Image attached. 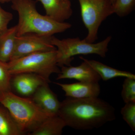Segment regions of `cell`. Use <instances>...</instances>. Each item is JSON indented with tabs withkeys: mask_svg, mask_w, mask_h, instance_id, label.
<instances>
[{
	"mask_svg": "<svg viewBox=\"0 0 135 135\" xmlns=\"http://www.w3.org/2000/svg\"><path fill=\"white\" fill-rule=\"evenodd\" d=\"M46 82L49 83L35 74L22 73L12 75L11 88L20 95L30 97L40 86Z\"/></svg>",
	"mask_w": 135,
	"mask_h": 135,
	"instance_id": "cell-8",
	"label": "cell"
},
{
	"mask_svg": "<svg viewBox=\"0 0 135 135\" xmlns=\"http://www.w3.org/2000/svg\"><path fill=\"white\" fill-rule=\"evenodd\" d=\"M11 1V0H0V3L8 2Z\"/></svg>",
	"mask_w": 135,
	"mask_h": 135,
	"instance_id": "cell-22",
	"label": "cell"
},
{
	"mask_svg": "<svg viewBox=\"0 0 135 135\" xmlns=\"http://www.w3.org/2000/svg\"><path fill=\"white\" fill-rule=\"evenodd\" d=\"M66 127L65 123L58 114L49 116L30 135H60Z\"/></svg>",
	"mask_w": 135,
	"mask_h": 135,
	"instance_id": "cell-15",
	"label": "cell"
},
{
	"mask_svg": "<svg viewBox=\"0 0 135 135\" xmlns=\"http://www.w3.org/2000/svg\"><path fill=\"white\" fill-rule=\"evenodd\" d=\"M41 3L46 15L56 21L64 22L73 14L70 0H37Z\"/></svg>",
	"mask_w": 135,
	"mask_h": 135,
	"instance_id": "cell-12",
	"label": "cell"
},
{
	"mask_svg": "<svg viewBox=\"0 0 135 135\" xmlns=\"http://www.w3.org/2000/svg\"><path fill=\"white\" fill-rule=\"evenodd\" d=\"M49 83L46 82L40 86L31 98L46 113L51 115L58 114L60 102L56 95L51 89Z\"/></svg>",
	"mask_w": 135,
	"mask_h": 135,
	"instance_id": "cell-10",
	"label": "cell"
},
{
	"mask_svg": "<svg viewBox=\"0 0 135 135\" xmlns=\"http://www.w3.org/2000/svg\"><path fill=\"white\" fill-rule=\"evenodd\" d=\"M55 83L60 87L67 97L76 99L98 97L101 92L98 82L79 81L71 84Z\"/></svg>",
	"mask_w": 135,
	"mask_h": 135,
	"instance_id": "cell-11",
	"label": "cell"
},
{
	"mask_svg": "<svg viewBox=\"0 0 135 135\" xmlns=\"http://www.w3.org/2000/svg\"><path fill=\"white\" fill-rule=\"evenodd\" d=\"M12 9L17 12V36L34 33L46 36L65 31L72 25L56 21L46 15H41L36 9L33 0H11Z\"/></svg>",
	"mask_w": 135,
	"mask_h": 135,
	"instance_id": "cell-2",
	"label": "cell"
},
{
	"mask_svg": "<svg viewBox=\"0 0 135 135\" xmlns=\"http://www.w3.org/2000/svg\"><path fill=\"white\" fill-rule=\"evenodd\" d=\"M52 36L34 33L17 36L15 50L11 60L36 52L56 50V47L51 44Z\"/></svg>",
	"mask_w": 135,
	"mask_h": 135,
	"instance_id": "cell-7",
	"label": "cell"
},
{
	"mask_svg": "<svg viewBox=\"0 0 135 135\" xmlns=\"http://www.w3.org/2000/svg\"><path fill=\"white\" fill-rule=\"evenodd\" d=\"M16 25L0 33V60L8 63L11 60L16 44Z\"/></svg>",
	"mask_w": 135,
	"mask_h": 135,
	"instance_id": "cell-13",
	"label": "cell"
},
{
	"mask_svg": "<svg viewBox=\"0 0 135 135\" xmlns=\"http://www.w3.org/2000/svg\"><path fill=\"white\" fill-rule=\"evenodd\" d=\"M121 97L125 103L135 102V79L126 78L122 85Z\"/></svg>",
	"mask_w": 135,
	"mask_h": 135,
	"instance_id": "cell-19",
	"label": "cell"
},
{
	"mask_svg": "<svg viewBox=\"0 0 135 135\" xmlns=\"http://www.w3.org/2000/svg\"><path fill=\"white\" fill-rule=\"evenodd\" d=\"M8 63L12 75L22 73H32L40 76L49 83L53 74H59L56 50L32 53L10 61Z\"/></svg>",
	"mask_w": 135,
	"mask_h": 135,
	"instance_id": "cell-5",
	"label": "cell"
},
{
	"mask_svg": "<svg viewBox=\"0 0 135 135\" xmlns=\"http://www.w3.org/2000/svg\"><path fill=\"white\" fill-rule=\"evenodd\" d=\"M13 15L3 9L0 3V33L6 31L8 25L13 19Z\"/></svg>",
	"mask_w": 135,
	"mask_h": 135,
	"instance_id": "cell-21",
	"label": "cell"
},
{
	"mask_svg": "<svg viewBox=\"0 0 135 135\" xmlns=\"http://www.w3.org/2000/svg\"><path fill=\"white\" fill-rule=\"evenodd\" d=\"M123 120L131 129L135 131V102L126 103L121 110Z\"/></svg>",
	"mask_w": 135,
	"mask_h": 135,
	"instance_id": "cell-20",
	"label": "cell"
},
{
	"mask_svg": "<svg viewBox=\"0 0 135 135\" xmlns=\"http://www.w3.org/2000/svg\"><path fill=\"white\" fill-rule=\"evenodd\" d=\"M80 58L86 62L99 74L101 79L104 81L118 77L135 79L134 74L129 72L117 70L95 60H88L81 56Z\"/></svg>",
	"mask_w": 135,
	"mask_h": 135,
	"instance_id": "cell-14",
	"label": "cell"
},
{
	"mask_svg": "<svg viewBox=\"0 0 135 135\" xmlns=\"http://www.w3.org/2000/svg\"><path fill=\"white\" fill-rule=\"evenodd\" d=\"M58 115L66 126L78 130L98 128L116 119L113 107L98 97H67L60 102Z\"/></svg>",
	"mask_w": 135,
	"mask_h": 135,
	"instance_id": "cell-1",
	"label": "cell"
},
{
	"mask_svg": "<svg viewBox=\"0 0 135 135\" xmlns=\"http://www.w3.org/2000/svg\"><path fill=\"white\" fill-rule=\"evenodd\" d=\"M109 36L102 41L95 43L88 42L79 38L60 39L52 36L51 42L56 47L59 67L71 65L74 56L95 54L102 57L106 56L108 46L112 39Z\"/></svg>",
	"mask_w": 135,
	"mask_h": 135,
	"instance_id": "cell-4",
	"label": "cell"
},
{
	"mask_svg": "<svg viewBox=\"0 0 135 135\" xmlns=\"http://www.w3.org/2000/svg\"><path fill=\"white\" fill-rule=\"evenodd\" d=\"M0 103L9 111L23 134H29L52 115L42 110L31 98L20 96L12 91L0 95Z\"/></svg>",
	"mask_w": 135,
	"mask_h": 135,
	"instance_id": "cell-3",
	"label": "cell"
},
{
	"mask_svg": "<svg viewBox=\"0 0 135 135\" xmlns=\"http://www.w3.org/2000/svg\"><path fill=\"white\" fill-rule=\"evenodd\" d=\"M70 1H71V0H70Z\"/></svg>",
	"mask_w": 135,
	"mask_h": 135,
	"instance_id": "cell-24",
	"label": "cell"
},
{
	"mask_svg": "<svg viewBox=\"0 0 135 135\" xmlns=\"http://www.w3.org/2000/svg\"><path fill=\"white\" fill-rule=\"evenodd\" d=\"M83 23L88 30L85 40L93 43L98 39L99 27L105 20L114 14L110 0H78Z\"/></svg>",
	"mask_w": 135,
	"mask_h": 135,
	"instance_id": "cell-6",
	"label": "cell"
},
{
	"mask_svg": "<svg viewBox=\"0 0 135 135\" xmlns=\"http://www.w3.org/2000/svg\"><path fill=\"white\" fill-rule=\"evenodd\" d=\"M22 135L9 111L0 103V135Z\"/></svg>",
	"mask_w": 135,
	"mask_h": 135,
	"instance_id": "cell-16",
	"label": "cell"
},
{
	"mask_svg": "<svg viewBox=\"0 0 135 135\" xmlns=\"http://www.w3.org/2000/svg\"><path fill=\"white\" fill-rule=\"evenodd\" d=\"M135 0H115L113 4L114 13L118 16H127L134 10Z\"/></svg>",
	"mask_w": 135,
	"mask_h": 135,
	"instance_id": "cell-18",
	"label": "cell"
},
{
	"mask_svg": "<svg viewBox=\"0 0 135 135\" xmlns=\"http://www.w3.org/2000/svg\"><path fill=\"white\" fill-rule=\"evenodd\" d=\"M12 77L9 70L8 63L0 60V95L11 91Z\"/></svg>",
	"mask_w": 135,
	"mask_h": 135,
	"instance_id": "cell-17",
	"label": "cell"
},
{
	"mask_svg": "<svg viewBox=\"0 0 135 135\" xmlns=\"http://www.w3.org/2000/svg\"><path fill=\"white\" fill-rule=\"evenodd\" d=\"M76 66H64L58 74L57 80L73 79L81 82H99V74L85 61Z\"/></svg>",
	"mask_w": 135,
	"mask_h": 135,
	"instance_id": "cell-9",
	"label": "cell"
},
{
	"mask_svg": "<svg viewBox=\"0 0 135 135\" xmlns=\"http://www.w3.org/2000/svg\"><path fill=\"white\" fill-rule=\"evenodd\" d=\"M111 2H112V3H113V4L115 2V0H110Z\"/></svg>",
	"mask_w": 135,
	"mask_h": 135,
	"instance_id": "cell-23",
	"label": "cell"
}]
</instances>
